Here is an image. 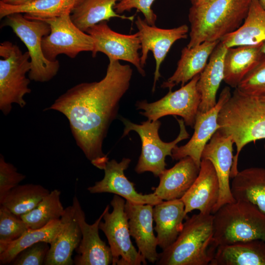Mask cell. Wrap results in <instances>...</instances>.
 Here are the masks:
<instances>
[{
  "instance_id": "obj_42",
  "label": "cell",
  "mask_w": 265,
  "mask_h": 265,
  "mask_svg": "<svg viewBox=\"0 0 265 265\" xmlns=\"http://www.w3.org/2000/svg\"><path fill=\"white\" fill-rule=\"evenodd\" d=\"M259 1L263 8L265 9V0H259Z\"/></svg>"
},
{
  "instance_id": "obj_2",
  "label": "cell",
  "mask_w": 265,
  "mask_h": 265,
  "mask_svg": "<svg viewBox=\"0 0 265 265\" xmlns=\"http://www.w3.org/2000/svg\"><path fill=\"white\" fill-rule=\"evenodd\" d=\"M219 130L231 136L236 147L230 177L238 172L239 154L251 142L265 139V94L243 92L236 88L218 117Z\"/></svg>"
},
{
  "instance_id": "obj_4",
  "label": "cell",
  "mask_w": 265,
  "mask_h": 265,
  "mask_svg": "<svg viewBox=\"0 0 265 265\" xmlns=\"http://www.w3.org/2000/svg\"><path fill=\"white\" fill-rule=\"evenodd\" d=\"M218 247L213 238V214L187 218L175 241L159 254V265H208Z\"/></svg>"
},
{
  "instance_id": "obj_10",
  "label": "cell",
  "mask_w": 265,
  "mask_h": 265,
  "mask_svg": "<svg viewBox=\"0 0 265 265\" xmlns=\"http://www.w3.org/2000/svg\"><path fill=\"white\" fill-rule=\"evenodd\" d=\"M41 20L47 22L51 29L50 33L42 41L43 52L48 60L55 61L59 54L74 58L81 52H92L93 50L92 37L75 25L71 18V12Z\"/></svg>"
},
{
  "instance_id": "obj_26",
  "label": "cell",
  "mask_w": 265,
  "mask_h": 265,
  "mask_svg": "<svg viewBox=\"0 0 265 265\" xmlns=\"http://www.w3.org/2000/svg\"><path fill=\"white\" fill-rule=\"evenodd\" d=\"M261 46H240L227 48L224 60V81L237 88L245 76L265 57Z\"/></svg>"
},
{
  "instance_id": "obj_40",
  "label": "cell",
  "mask_w": 265,
  "mask_h": 265,
  "mask_svg": "<svg viewBox=\"0 0 265 265\" xmlns=\"http://www.w3.org/2000/svg\"><path fill=\"white\" fill-rule=\"evenodd\" d=\"M210 0H190L192 5H198L206 2Z\"/></svg>"
},
{
  "instance_id": "obj_8",
  "label": "cell",
  "mask_w": 265,
  "mask_h": 265,
  "mask_svg": "<svg viewBox=\"0 0 265 265\" xmlns=\"http://www.w3.org/2000/svg\"><path fill=\"white\" fill-rule=\"evenodd\" d=\"M3 26H9L26 46L30 57L31 68L28 78L36 82H47L58 73L59 61L47 59L43 52L42 41L51 31L44 21L30 19L23 14L13 13L5 18Z\"/></svg>"
},
{
  "instance_id": "obj_17",
  "label": "cell",
  "mask_w": 265,
  "mask_h": 265,
  "mask_svg": "<svg viewBox=\"0 0 265 265\" xmlns=\"http://www.w3.org/2000/svg\"><path fill=\"white\" fill-rule=\"evenodd\" d=\"M131 161L129 158H123L118 162L115 159L108 160L104 168V176L95 182L94 186L87 188L91 193H111L119 195L132 203L150 204L155 206L163 200L153 192L143 194L138 192L134 184L126 177L124 171Z\"/></svg>"
},
{
  "instance_id": "obj_14",
  "label": "cell",
  "mask_w": 265,
  "mask_h": 265,
  "mask_svg": "<svg viewBox=\"0 0 265 265\" xmlns=\"http://www.w3.org/2000/svg\"><path fill=\"white\" fill-rule=\"evenodd\" d=\"M229 86L221 91L214 106L206 112L198 111L194 125V133L190 139L184 145L176 146L172 150L173 160H180L189 157L198 167H200L203 150L213 134L219 128L218 117L225 103L231 96Z\"/></svg>"
},
{
  "instance_id": "obj_15",
  "label": "cell",
  "mask_w": 265,
  "mask_h": 265,
  "mask_svg": "<svg viewBox=\"0 0 265 265\" xmlns=\"http://www.w3.org/2000/svg\"><path fill=\"white\" fill-rule=\"evenodd\" d=\"M76 219L81 232V239L76 249L78 255L74 259L76 265H108L112 263L109 246L100 237L99 224L104 212L92 224L87 223L85 216L78 198L75 196L73 204Z\"/></svg>"
},
{
  "instance_id": "obj_32",
  "label": "cell",
  "mask_w": 265,
  "mask_h": 265,
  "mask_svg": "<svg viewBox=\"0 0 265 265\" xmlns=\"http://www.w3.org/2000/svg\"><path fill=\"white\" fill-rule=\"evenodd\" d=\"M50 192L38 184L19 185L6 194L0 204L20 217L35 208Z\"/></svg>"
},
{
  "instance_id": "obj_18",
  "label": "cell",
  "mask_w": 265,
  "mask_h": 265,
  "mask_svg": "<svg viewBox=\"0 0 265 265\" xmlns=\"http://www.w3.org/2000/svg\"><path fill=\"white\" fill-rule=\"evenodd\" d=\"M153 206L126 201L125 210L128 219L131 236L135 240L138 252L151 263H156L158 240L153 228Z\"/></svg>"
},
{
  "instance_id": "obj_39",
  "label": "cell",
  "mask_w": 265,
  "mask_h": 265,
  "mask_svg": "<svg viewBox=\"0 0 265 265\" xmlns=\"http://www.w3.org/2000/svg\"><path fill=\"white\" fill-rule=\"evenodd\" d=\"M35 0H3L1 1L8 4L19 5L30 3Z\"/></svg>"
},
{
  "instance_id": "obj_19",
  "label": "cell",
  "mask_w": 265,
  "mask_h": 265,
  "mask_svg": "<svg viewBox=\"0 0 265 265\" xmlns=\"http://www.w3.org/2000/svg\"><path fill=\"white\" fill-rule=\"evenodd\" d=\"M219 189L218 179L212 163L208 159H201L197 177L181 198L186 213L197 210L204 214H212Z\"/></svg>"
},
{
  "instance_id": "obj_16",
  "label": "cell",
  "mask_w": 265,
  "mask_h": 265,
  "mask_svg": "<svg viewBox=\"0 0 265 265\" xmlns=\"http://www.w3.org/2000/svg\"><path fill=\"white\" fill-rule=\"evenodd\" d=\"M232 137L219 130L213 134L203 150L201 159L209 160L216 171L219 195L212 214L224 205L236 201L231 191L230 177L233 163Z\"/></svg>"
},
{
  "instance_id": "obj_33",
  "label": "cell",
  "mask_w": 265,
  "mask_h": 265,
  "mask_svg": "<svg viewBox=\"0 0 265 265\" xmlns=\"http://www.w3.org/2000/svg\"><path fill=\"white\" fill-rule=\"evenodd\" d=\"M60 195L59 190L53 189L35 208L20 217L31 229L42 228L53 220L60 219L65 209L61 202Z\"/></svg>"
},
{
  "instance_id": "obj_12",
  "label": "cell",
  "mask_w": 265,
  "mask_h": 265,
  "mask_svg": "<svg viewBox=\"0 0 265 265\" xmlns=\"http://www.w3.org/2000/svg\"><path fill=\"white\" fill-rule=\"evenodd\" d=\"M86 32L93 39L94 49L91 52L93 57L101 52L105 54L108 59L129 62L141 76H145V71L140 63L138 51L141 49V44L137 32L124 34L115 32L106 21L91 27Z\"/></svg>"
},
{
  "instance_id": "obj_28",
  "label": "cell",
  "mask_w": 265,
  "mask_h": 265,
  "mask_svg": "<svg viewBox=\"0 0 265 265\" xmlns=\"http://www.w3.org/2000/svg\"><path fill=\"white\" fill-rule=\"evenodd\" d=\"M231 191L236 200L247 201L265 214V168L250 167L233 178Z\"/></svg>"
},
{
  "instance_id": "obj_36",
  "label": "cell",
  "mask_w": 265,
  "mask_h": 265,
  "mask_svg": "<svg viewBox=\"0 0 265 265\" xmlns=\"http://www.w3.org/2000/svg\"><path fill=\"white\" fill-rule=\"evenodd\" d=\"M26 176L17 171L12 163L6 162L3 155L0 156V201L12 188L19 185Z\"/></svg>"
},
{
  "instance_id": "obj_1",
  "label": "cell",
  "mask_w": 265,
  "mask_h": 265,
  "mask_svg": "<svg viewBox=\"0 0 265 265\" xmlns=\"http://www.w3.org/2000/svg\"><path fill=\"white\" fill-rule=\"evenodd\" d=\"M132 70L109 59L105 76L99 81L75 85L50 107L67 118L77 145L97 168L108 160L102 150L110 125L117 118L121 98L129 88Z\"/></svg>"
},
{
  "instance_id": "obj_41",
  "label": "cell",
  "mask_w": 265,
  "mask_h": 265,
  "mask_svg": "<svg viewBox=\"0 0 265 265\" xmlns=\"http://www.w3.org/2000/svg\"><path fill=\"white\" fill-rule=\"evenodd\" d=\"M261 51L262 53L265 55V42L262 44Z\"/></svg>"
},
{
  "instance_id": "obj_13",
  "label": "cell",
  "mask_w": 265,
  "mask_h": 265,
  "mask_svg": "<svg viewBox=\"0 0 265 265\" xmlns=\"http://www.w3.org/2000/svg\"><path fill=\"white\" fill-rule=\"evenodd\" d=\"M140 42L141 54L140 63L144 68L149 51H152L156 62L153 92L160 78V67L169 51L177 41L186 38L188 27L183 25L177 27L164 29L149 25L145 20L138 16L135 22Z\"/></svg>"
},
{
  "instance_id": "obj_3",
  "label": "cell",
  "mask_w": 265,
  "mask_h": 265,
  "mask_svg": "<svg viewBox=\"0 0 265 265\" xmlns=\"http://www.w3.org/2000/svg\"><path fill=\"white\" fill-rule=\"evenodd\" d=\"M252 0H210L191 5L188 13L191 48L205 41H220L243 23Z\"/></svg>"
},
{
  "instance_id": "obj_27",
  "label": "cell",
  "mask_w": 265,
  "mask_h": 265,
  "mask_svg": "<svg viewBox=\"0 0 265 265\" xmlns=\"http://www.w3.org/2000/svg\"><path fill=\"white\" fill-rule=\"evenodd\" d=\"M210 265H265V241L255 239L219 245Z\"/></svg>"
},
{
  "instance_id": "obj_31",
  "label": "cell",
  "mask_w": 265,
  "mask_h": 265,
  "mask_svg": "<svg viewBox=\"0 0 265 265\" xmlns=\"http://www.w3.org/2000/svg\"><path fill=\"white\" fill-rule=\"evenodd\" d=\"M62 227L63 223L60 219L53 220L39 229H29L18 239L9 243L0 253V264L11 263L22 250L39 241L51 244Z\"/></svg>"
},
{
  "instance_id": "obj_30",
  "label": "cell",
  "mask_w": 265,
  "mask_h": 265,
  "mask_svg": "<svg viewBox=\"0 0 265 265\" xmlns=\"http://www.w3.org/2000/svg\"><path fill=\"white\" fill-rule=\"evenodd\" d=\"M80 0H36L23 5H13L0 1V18L13 13L24 14L30 19H44L72 11Z\"/></svg>"
},
{
  "instance_id": "obj_38",
  "label": "cell",
  "mask_w": 265,
  "mask_h": 265,
  "mask_svg": "<svg viewBox=\"0 0 265 265\" xmlns=\"http://www.w3.org/2000/svg\"><path fill=\"white\" fill-rule=\"evenodd\" d=\"M155 0H121L114 6V10L119 14L132 9H136L141 12L145 20L151 26H155L157 19L156 14L152 9Z\"/></svg>"
},
{
  "instance_id": "obj_22",
  "label": "cell",
  "mask_w": 265,
  "mask_h": 265,
  "mask_svg": "<svg viewBox=\"0 0 265 265\" xmlns=\"http://www.w3.org/2000/svg\"><path fill=\"white\" fill-rule=\"evenodd\" d=\"M186 215L181 199L162 201L154 206V230L157 233L158 245L162 250L175 241L183 229V220Z\"/></svg>"
},
{
  "instance_id": "obj_9",
  "label": "cell",
  "mask_w": 265,
  "mask_h": 265,
  "mask_svg": "<svg viewBox=\"0 0 265 265\" xmlns=\"http://www.w3.org/2000/svg\"><path fill=\"white\" fill-rule=\"evenodd\" d=\"M125 203L122 197L115 194L110 202L113 210L109 212V206L106 207L104 221L100 222L99 229L107 239L113 265H146V260L131 241Z\"/></svg>"
},
{
  "instance_id": "obj_6",
  "label": "cell",
  "mask_w": 265,
  "mask_h": 265,
  "mask_svg": "<svg viewBox=\"0 0 265 265\" xmlns=\"http://www.w3.org/2000/svg\"><path fill=\"white\" fill-rule=\"evenodd\" d=\"M0 110L8 114L13 104L24 107L25 96L31 92L28 87L30 80L26 74L31 68L27 51L23 53L20 48L10 41L0 44Z\"/></svg>"
},
{
  "instance_id": "obj_43",
  "label": "cell",
  "mask_w": 265,
  "mask_h": 265,
  "mask_svg": "<svg viewBox=\"0 0 265 265\" xmlns=\"http://www.w3.org/2000/svg\"><path fill=\"white\" fill-rule=\"evenodd\" d=\"M264 150H265V145H264Z\"/></svg>"
},
{
  "instance_id": "obj_25",
  "label": "cell",
  "mask_w": 265,
  "mask_h": 265,
  "mask_svg": "<svg viewBox=\"0 0 265 265\" xmlns=\"http://www.w3.org/2000/svg\"><path fill=\"white\" fill-rule=\"evenodd\" d=\"M227 48L258 46L265 42V9L259 0H252L242 24L220 41Z\"/></svg>"
},
{
  "instance_id": "obj_29",
  "label": "cell",
  "mask_w": 265,
  "mask_h": 265,
  "mask_svg": "<svg viewBox=\"0 0 265 265\" xmlns=\"http://www.w3.org/2000/svg\"><path fill=\"white\" fill-rule=\"evenodd\" d=\"M121 0H80L71 12L75 25L84 32L103 21L118 18L132 21L134 15H120L114 10L115 4Z\"/></svg>"
},
{
  "instance_id": "obj_35",
  "label": "cell",
  "mask_w": 265,
  "mask_h": 265,
  "mask_svg": "<svg viewBox=\"0 0 265 265\" xmlns=\"http://www.w3.org/2000/svg\"><path fill=\"white\" fill-rule=\"evenodd\" d=\"M249 94H265V56L248 73L237 87Z\"/></svg>"
},
{
  "instance_id": "obj_11",
  "label": "cell",
  "mask_w": 265,
  "mask_h": 265,
  "mask_svg": "<svg viewBox=\"0 0 265 265\" xmlns=\"http://www.w3.org/2000/svg\"><path fill=\"white\" fill-rule=\"evenodd\" d=\"M200 74L178 90H169L159 100L150 103L146 100L137 101L135 104L137 109L143 110L140 114L150 121L169 115H178L182 117L186 125L193 128L201 102V95L197 87Z\"/></svg>"
},
{
  "instance_id": "obj_24",
  "label": "cell",
  "mask_w": 265,
  "mask_h": 265,
  "mask_svg": "<svg viewBox=\"0 0 265 265\" xmlns=\"http://www.w3.org/2000/svg\"><path fill=\"white\" fill-rule=\"evenodd\" d=\"M227 48L220 41L211 54L208 63L200 74L197 87L201 95L198 111L206 112L216 105V94L224 80V60Z\"/></svg>"
},
{
  "instance_id": "obj_5",
  "label": "cell",
  "mask_w": 265,
  "mask_h": 265,
  "mask_svg": "<svg viewBox=\"0 0 265 265\" xmlns=\"http://www.w3.org/2000/svg\"><path fill=\"white\" fill-rule=\"evenodd\" d=\"M213 238L219 245L255 239L265 241V214L247 201L237 200L213 213Z\"/></svg>"
},
{
  "instance_id": "obj_21",
  "label": "cell",
  "mask_w": 265,
  "mask_h": 265,
  "mask_svg": "<svg viewBox=\"0 0 265 265\" xmlns=\"http://www.w3.org/2000/svg\"><path fill=\"white\" fill-rule=\"evenodd\" d=\"M199 170L192 158H183L159 176V183L154 193L163 201L181 199L196 180Z\"/></svg>"
},
{
  "instance_id": "obj_7",
  "label": "cell",
  "mask_w": 265,
  "mask_h": 265,
  "mask_svg": "<svg viewBox=\"0 0 265 265\" xmlns=\"http://www.w3.org/2000/svg\"><path fill=\"white\" fill-rule=\"evenodd\" d=\"M174 117L179 123L180 132L177 137L170 142H163L160 138L159 130L161 122L159 120H147L137 124L124 117L120 118L124 125L122 137L131 131H134L141 139V153L135 168L137 173L151 172L155 176L159 177L166 169V157H171L172 150L177 144L189 137L183 119Z\"/></svg>"
},
{
  "instance_id": "obj_34",
  "label": "cell",
  "mask_w": 265,
  "mask_h": 265,
  "mask_svg": "<svg viewBox=\"0 0 265 265\" xmlns=\"http://www.w3.org/2000/svg\"><path fill=\"white\" fill-rule=\"evenodd\" d=\"M29 228L19 216L0 206V253L10 242L20 238Z\"/></svg>"
},
{
  "instance_id": "obj_23",
  "label": "cell",
  "mask_w": 265,
  "mask_h": 265,
  "mask_svg": "<svg viewBox=\"0 0 265 265\" xmlns=\"http://www.w3.org/2000/svg\"><path fill=\"white\" fill-rule=\"evenodd\" d=\"M219 42L205 41L191 48H184L175 71L163 82L161 87L172 90L179 83L181 86L184 85L195 76L201 74Z\"/></svg>"
},
{
  "instance_id": "obj_37",
  "label": "cell",
  "mask_w": 265,
  "mask_h": 265,
  "mask_svg": "<svg viewBox=\"0 0 265 265\" xmlns=\"http://www.w3.org/2000/svg\"><path fill=\"white\" fill-rule=\"evenodd\" d=\"M50 248V244L39 241L22 250L11 263L14 265H42Z\"/></svg>"
},
{
  "instance_id": "obj_44",
  "label": "cell",
  "mask_w": 265,
  "mask_h": 265,
  "mask_svg": "<svg viewBox=\"0 0 265 265\" xmlns=\"http://www.w3.org/2000/svg\"></svg>"
},
{
  "instance_id": "obj_20",
  "label": "cell",
  "mask_w": 265,
  "mask_h": 265,
  "mask_svg": "<svg viewBox=\"0 0 265 265\" xmlns=\"http://www.w3.org/2000/svg\"><path fill=\"white\" fill-rule=\"evenodd\" d=\"M63 227L53 241L46 257L45 265H72V256L81 239V232L76 219L73 206L65 209L60 218Z\"/></svg>"
}]
</instances>
